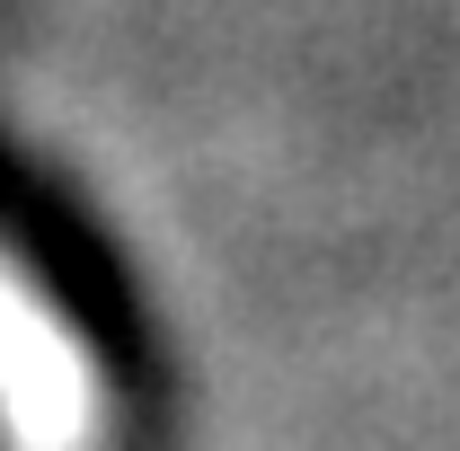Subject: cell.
I'll use <instances>...</instances> for the list:
<instances>
[{"label":"cell","mask_w":460,"mask_h":451,"mask_svg":"<svg viewBox=\"0 0 460 451\" xmlns=\"http://www.w3.org/2000/svg\"><path fill=\"white\" fill-rule=\"evenodd\" d=\"M0 416L18 451H80L89 443V363L62 337L54 310H36L0 275Z\"/></svg>","instance_id":"6da1fadb"}]
</instances>
